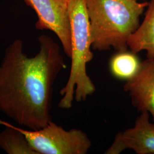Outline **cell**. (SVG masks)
Listing matches in <instances>:
<instances>
[{
	"mask_svg": "<svg viewBox=\"0 0 154 154\" xmlns=\"http://www.w3.org/2000/svg\"><path fill=\"white\" fill-rule=\"evenodd\" d=\"M5 129L0 132V148L8 154H37L21 132L11 123L0 119Z\"/></svg>",
	"mask_w": 154,
	"mask_h": 154,
	"instance_id": "9",
	"label": "cell"
},
{
	"mask_svg": "<svg viewBox=\"0 0 154 154\" xmlns=\"http://www.w3.org/2000/svg\"><path fill=\"white\" fill-rule=\"evenodd\" d=\"M72 34L71 67L65 85L60 92L62 98L58 106L69 109L75 100L85 101L96 88L87 72V65L93 59L90 23L85 0H69Z\"/></svg>",
	"mask_w": 154,
	"mask_h": 154,
	"instance_id": "3",
	"label": "cell"
},
{
	"mask_svg": "<svg viewBox=\"0 0 154 154\" xmlns=\"http://www.w3.org/2000/svg\"><path fill=\"white\" fill-rule=\"evenodd\" d=\"M36 12V29L49 30L61 42L66 56H72V34L69 0H25Z\"/></svg>",
	"mask_w": 154,
	"mask_h": 154,
	"instance_id": "5",
	"label": "cell"
},
{
	"mask_svg": "<svg viewBox=\"0 0 154 154\" xmlns=\"http://www.w3.org/2000/svg\"><path fill=\"white\" fill-rule=\"evenodd\" d=\"M90 23L91 48L99 51L113 48L127 50L130 36L140 25L149 5L140 0H85Z\"/></svg>",
	"mask_w": 154,
	"mask_h": 154,
	"instance_id": "2",
	"label": "cell"
},
{
	"mask_svg": "<svg viewBox=\"0 0 154 154\" xmlns=\"http://www.w3.org/2000/svg\"><path fill=\"white\" fill-rule=\"evenodd\" d=\"M11 125L25 137L37 154H86L92 146L88 134L82 130H66L52 121L38 130Z\"/></svg>",
	"mask_w": 154,
	"mask_h": 154,
	"instance_id": "4",
	"label": "cell"
},
{
	"mask_svg": "<svg viewBox=\"0 0 154 154\" xmlns=\"http://www.w3.org/2000/svg\"><path fill=\"white\" fill-rule=\"evenodd\" d=\"M137 54L131 51H118L110 60L109 68L111 74L116 79L126 81L134 77L142 62Z\"/></svg>",
	"mask_w": 154,
	"mask_h": 154,
	"instance_id": "10",
	"label": "cell"
},
{
	"mask_svg": "<svg viewBox=\"0 0 154 154\" xmlns=\"http://www.w3.org/2000/svg\"><path fill=\"white\" fill-rule=\"evenodd\" d=\"M127 46L134 53L144 51L147 58L154 59V0L149 2L143 22L130 36Z\"/></svg>",
	"mask_w": 154,
	"mask_h": 154,
	"instance_id": "8",
	"label": "cell"
},
{
	"mask_svg": "<svg viewBox=\"0 0 154 154\" xmlns=\"http://www.w3.org/2000/svg\"><path fill=\"white\" fill-rule=\"evenodd\" d=\"M123 89L139 112H148L154 123V59L142 61L136 75L127 81Z\"/></svg>",
	"mask_w": 154,
	"mask_h": 154,
	"instance_id": "7",
	"label": "cell"
},
{
	"mask_svg": "<svg viewBox=\"0 0 154 154\" xmlns=\"http://www.w3.org/2000/svg\"><path fill=\"white\" fill-rule=\"evenodd\" d=\"M38 41V52L29 57L22 40H14L0 63V111L30 130L40 129L51 121L53 86L66 67L53 39L43 34Z\"/></svg>",
	"mask_w": 154,
	"mask_h": 154,
	"instance_id": "1",
	"label": "cell"
},
{
	"mask_svg": "<svg viewBox=\"0 0 154 154\" xmlns=\"http://www.w3.org/2000/svg\"><path fill=\"white\" fill-rule=\"evenodd\" d=\"M127 149L137 154H154V123L148 112H142L131 128L116 134L105 154H119Z\"/></svg>",
	"mask_w": 154,
	"mask_h": 154,
	"instance_id": "6",
	"label": "cell"
}]
</instances>
